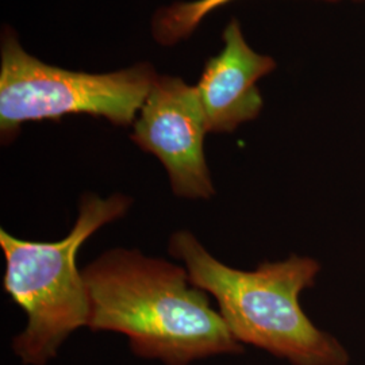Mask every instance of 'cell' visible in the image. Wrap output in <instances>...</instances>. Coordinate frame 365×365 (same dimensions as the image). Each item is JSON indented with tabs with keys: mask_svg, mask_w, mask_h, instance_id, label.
<instances>
[{
	"mask_svg": "<svg viewBox=\"0 0 365 365\" xmlns=\"http://www.w3.org/2000/svg\"><path fill=\"white\" fill-rule=\"evenodd\" d=\"M229 1L232 0L175 1L168 7L160 9L152 21L153 38L163 46H173L182 39L188 38L209 14L227 4Z\"/></svg>",
	"mask_w": 365,
	"mask_h": 365,
	"instance_id": "7",
	"label": "cell"
},
{
	"mask_svg": "<svg viewBox=\"0 0 365 365\" xmlns=\"http://www.w3.org/2000/svg\"><path fill=\"white\" fill-rule=\"evenodd\" d=\"M81 271L90 306L87 327L123 334L140 359L191 365L244 351L180 262L113 248Z\"/></svg>",
	"mask_w": 365,
	"mask_h": 365,
	"instance_id": "1",
	"label": "cell"
},
{
	"mask_svg": "<svg viewBox=\"0 0 365 365\" xmlns=\"http://www.w3.org/2000/svg\"><path fill=\"white\" fill-rule=\"evenodd\" d=\"M223 48L211 57L196 84L210 133L226 134L260 115L264 101L257 81L269 75L276 61L249 46L240 22L225 27Z\"/></svg>",
	"mask_w": 365,
	"mask_h": 365,
	"instance_id": "6",
	"label": "cell"
},
{
	"mask_svg": "<svg viewBox=\"0 0 365 365\" xmlns=\"http://www.w3.org/2000/svg\"><path fill=\"white\" fill-rule=\"evenodd\" d=\"M133 199L125 194L86 192L68 235L54 242L24 240L0 230L4 255V292L26 315L13 339V352L24 365H48L76 330L88 325V294L78 267L80 248L106 225L126 217Z\"/></svg>",
	"mask_w": 365,
	"mask_h": 365,
	"instance_id": "3",
	"label": "cell"
},
{
	"mask_svg": "<svg viewBox=\"0 0 365 365\" xmlns=\"http://www.w3.org/2000/svg\"><path fill=\"white\" fill-rule=\"evenodd\" d=\"M0 140L9 145L27 122L58 120L87 114L115 126L138 117L157 72L149 63L87 73L46 64L27 53L13 29L1 33Z\"/></svg>",
	"mask_w": 365,
	"mask_h": 365,
	"instance_id": "4",
	"label": "cell"
},
{
	"mask_svg": "<svg viewBox=\"0 0 365 365\" xmlns=\"http://www.w3.org/2000/svg\"><path fill=\"white\" fill-rule=\"evenodd\" d=\"M195 86L158 75L133 123L130 140L158 158L176 197L210 200L215 185L205 155L209 134Z\"/></svg>",
	"mask_w": 365,
	"mask_h": 365,
	"instance_id": "5",
	"label": "cell"
},
{
	"mask_svg": "<svg viewBox=\"0 0 365 365\" xmlns=\"http://www.w3.org/2000/svg\"><path fill=\"white\" fill-rule=\"evenodd\" d=\"M354 1H365V0H354Z\"/></svg>",
	"mask_w": 365,
	"mask_h": 365,
	"instance_id": "8",
	"label": "cell"
},
{
	"mask_svg": "<svg viewBox=\"0 0 365 365\" xmlns=\"http://www.w3.org/2000/svg\"><path fill=\"white\" fill-rule=\"evenodd\" d=\"M170 257L185 267L192 284L206 291L230 333L291 365H348L351 356L339 339L315 327L300 306L302 292L313 287L321 264L291 255L244 271L214 257L187 229L168 240Z\"/></svg>",
	"mask_w": 365,
	"mask_h": 365,
	"instance_id": "2",
	"label": "cell"
}]
</instances>
